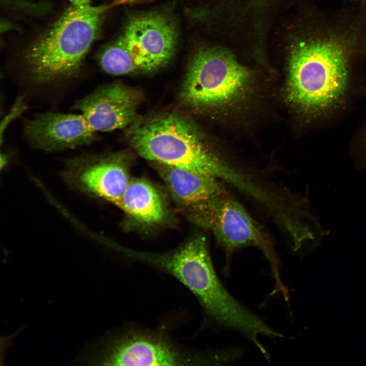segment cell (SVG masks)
Here are the masks:
<instances>
[{"label":"cell","instance_id":"6da1fadb","mask_svg":"<svg viewBox=\"0 0 366 366\" xmlns=\"http://www.w3.org/2000/svg\"><path fill=\"white\" fill-rule=\"evenodd\" d=\"M307 33L292 46L285 96L297 110L320 114L344 96L352 59L366 55V13L321 11Z\"/></svg>","mask_w":366,"mask_h":366},{"label":"cell","instance_id":"7a4b0ae2","mask_svg":"<svg viewBox=\"0 0 366 366\" xmlns=\"http://www.w3.org/2000/svg\"><path fill=\"white\" fill-rule=\"evenodd\" d=\"M105 6L71 5L26 50L24 62L38 84L76 76L91 45L98 37Z\"/></svg>","mask_w":366,"mask_h":366},{"label":"cell","instance_id":"3957f363","mask_svg":"<svg viewBox=\"0 0 366 366\" xmlns=\"http://www.w3.org/2000/svg\"><path fill=\"white\" fill-rule=\"evenodd\" d=\"M129 136L144 159L242 184V179L209 149L195 126L182 116L152 117L135 125Z\"/></svg>","mask_w":366,"mask_h":366},{"label":"cell","instance_id":"277c9868","mask_svg":"<svg viewBox=\"0 0 366 366\" xmlns=\"http://www.w3.org/2000/svg\"><path fill=\"white\" fill-rule=\"evenodd\" d=\"M131 255L177 279L195 295L207 316L219 325H231L242 315L243 306L219 280L203 236H196L171 253L132 252Z\"/></svg>","mask_w":366,"mask_h":366},{"label":"cell","instance_id":"5b68a950","mask_svg":"<svg viewBox=\"0 0 366 366\" xmlns=\"http://www.w3.org/2000/svg\"><path fill=\"white\" fill-rule=\"evenodd\" d=\"M250 71L227 50L205 48L194 56L184 80L181 97L188 105L202 109H224L249 94Z\"/></svg>","mask_w":366,"mask_h":366},{"label":"cell","instance_id":"8992f818","mask_svg":"<svg viewBox=\"0 0 366 366\" xmlns=\"http://www.w3.org/2000/svg\"><path fill=\"white\" fill-rule=\"evenodd\" d=\"M78 362L98 365H187L204 364L203 355L188 353L158 333L130 331L93 342Z\"/></svg>","mask_w":366,"mask_h":366},{"label":"cell","instance_id":"52a82bcc","mask_svg":"<svg viewBox=\"0 0 366 366\" xmlns=\"http://www.w3.org/2000/svg\"><path fill=\"white\" fill-rule=\"evenodd\" d=\"M192 210L195 221L212 232L228 254L243 247H257L269 259L273 272H279L276 260L263 232L237 200L225 193Z\"/></svg>","mask_w":366,"mask_h":366},{"label":"cell","instance_id":"ba28073f","mask_svg":"<svg viewBox=\"0 0 366 366\" xmlns=\"http://www.w3.org/2000/svg\"><path fill=\"white\" fill-rule=\"evenodd\" d=\"M62 176L73 190L118 206L130 181L128 171L116 156L83 155L65 163Z\"/></svg>","mask_w":366,"mask_h":366},{"label":"cell","instance_id":"9c48e42d","mask_svg":"<svg viewBox=\"0 0 366 366\" xmlns=\"http://www.w3.org/2000/svg\"><path fill=\"white\" fill-rule=\"evenodd\" d=\"M120 38L138 70L152 72L170 60L175 50L176 32L167 17L149 14L131 20Z\"/></svg>","mask_w":366,"mask_h":366},{"label":"cell","instance_id":"30bf717a","mask_svg":"<svg viewBox=\"0 0 366 366\" xmlns=\"http://www.w3.org/2000/svg\"><path fill=\"white\" fill-rule=\"evenodd\" d=\"M138 99L134 90L120 82L99 87L76 102L73 109L81 112L96 132H110L134 122Z\"/></svg>","mask_w":366,"mask_h":366},{"label":"cell","instance_id":"8fae6325","mask_svg":"<svg viewBox=\"0 0 366 366\" xmlns=\"http://www.w3.org/2000/svg\"><path fill=\"white\" fill-rule=\"evenodd\" d=\"M24 131L33 147L48 152L87 145L96 138L81 114L41 113L26 123Z\"/></svg>","mask_w":366,"mask_h":366},{"label":"cell","instance_id":"7c38bea8","mask_svg":"<svg viewBox=\"0 0 366 366\" xmlns=\"http://www.w3.org/2000/svg\"><path fill=\"white\" fill-rule=\"evenodd\" d=\"M159 165L160 174L171 194L182 206L192 209L226 193L218 179L214 176L182 168Z\"/></svg>","mask_w":366,"mask_h":366},{"label":"cell","instance_id":"4fadbf2b","mask_svg":"<svg viewBox=\"0 0 366 366\" xmlns=\"http://www.w3.org/2000/svg\"><path fill=\"white\" fill-rule=\"evenodd\" d=\"M118 206L145 224L159 223L165 215L164 203L158 191L142 178L130 180Z\"/></svg>","mask_w":366,"mask_h":366},{"label":"cell","instance_id":"5bb4252c","mask_svg":"<svg viewBox=\"0 0 366 366\" xmlns=\"http://www.w3.org/2000/svg\"><path fill=\"white\" fill-rule=\"evenodd\" d=\"M98 61L105 72L113 75H127L138 70L131 54L120 37L100 53Z\"/></svg>","mask_w":366,"mask_h":366},{"label":"cell","instance_id":"9a60e30c","mask_svg":"<svg viewBox=\"0 0 366 366\" xmlns=\"http://www.w3.org/2000/svg\"><path fill=\"white\" fill-rule=\"evenodd\" d=\"M26 109V105L21 98H19L13 104L11 109L1 124V143L3 142V135L6 128L15 118L19 117Z\"/></svg>","mask_w":366,"mask_h":366},{"label":"cell","instance_id":"2e32d148","mask_svg":"<svg viewBox=\"0 0 366 366\" xmlns=\"http://www.w3.org/2000/svg\"><path fill=\"white\" fill-rule=\"evenodd\" d=\"M75 6H82L90 5V0H68Z\"/></svg>","mask_w":366,"mask_h":366},{"label":"cell","instance_id":"e0dca14e","mask_svg":"<svg viewBox=\"0 0 366 366\" xmlns=\"http://www.w3.org/2000/svg\"><path fill=\"white\" fill-rule=\"evenodd\" d=\"M353 1L358 2H366V0H352Z\"/></svg>","mask_w":366,"mask_h":366}]
</instances>
